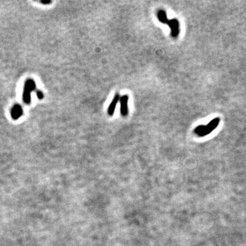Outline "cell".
Masks as SVG:
<instances>
[{"mask_svg": "<svg viewBox=\"0 0 246 246\" xmlns=\"http://www.w3.org/2000/svg\"><path fill=\"white\" fill-rule=\"evenodd\" d=\"M36 84L34 80H28L25 84L23 99L26 104H30L31 101V92L35 90Z\"/></svg>", "mask_w": 246, "mask_h": 246, "instance_id": "cell-1", "label": "cell"}, {"mask_svg": "<svg viewBox=\"0 0 246 246\" xmlns=\"http://www.w3.org/2000/svg\"><path fill=\"white\" fill-rule=\"evenodd\" d=\"M220 122V118L217 117L213 118L212 121H211L209 124L207 125H204V129L202 133L198 135V137H204L207 135H209L211 132L213 131L216 128L218 127V125Z\"/></svg>", "mask_w": 246, "mask_h": 246, "instance_id": "cell-2", "label": "cell"}, {"mask_svg": "<svg viewBox=\"0 0 246 246\" xmlns=\"http://www.w3.org/2000/svg\"><path fill=\"white\" fill-rule=\"evenodd\" d=\"M168 26L171 30V35L173 38H176L180 33V23L178 19L176 18H172V19L168 20Z\"/></svg>", "mask_w": 246, "mask_h": 246, "instance_id": "cell-3", "label": "cell"}, {"mask_svg": "<svg viewBox=\"0 0 246 246\" xmlns=\"http://www.w3.org/2000/svg\"><path fill=\"white\" fill-rule=\"evenodd\" d=\"M128 95H123L121 96V99H120V103H121V113L122 116H127L128 115Z\"/></svg>", "mask_w": 246, "mask_h": 246, "instance_id": "cell-4", "label": "cell"}, {"mask_svg": "<svg viewBox=\"0 0 246 246\" xmlns=\"http://www.w3.org/2000/svg\"><path fill=\"white\" fill-rule=\"evenodd\" d=\"M120 99H121V95H120V94L119 93L115 94L112 101L109 104V106L108 109V113L109 116L113 115V113L115 112L116 106H117V104L120 101Z\"/></svg>", "mask_w": 246, "mask_h": 246, "instance_id": "cell-5", "label": "cell"}, {"mask_svg": "<svg viewBox=\"0 0 246 246\" xmlns=\"http://www.w3.org/2000/svg\"><path fill=\"white\" fill-rule=\"evenodd\" d=\"M23 108H21V106L18 105V104H16L12 107L11 109L10 113L12 118L14 120H17L23 115Z\"/></svg>", "mask_w": 246, "mask_h": 246, "instance_id": "cell-6", "label": "cell"}, {"mask_svg": "<svg viewBox=\"0 0 246 246\" xmlns=\"http://www.w3.org/2000/svg\"><path fill=\"white\" fill-rule=\"evenodd\" d=\"M157 18L162 23L167 24L168 21V17H167L166 12L164 10H159L157 12Z\"/></svg>", "mask_w": 246, "mask_h": 246, "instance_id": "cell-7", "label": "cell"}, {"mask_svg": "<svg viewBox=\"0 0 246 246\" xmlns=\"http://www.w3.org/2000/svg\"><path fill=\"white\" fill-rule=\"evenodd\" d=\"M36 94H37L38 98H39V99H42L44 96V94H43L42 92H40V91H37Z\"/></svg>", "mask_w": 246, "mask_h": 246, "instance_id": "cell-8", "label": "cell"}, {"mask_svg": "<svg viewBox=\"0 0 246 246\" xmlns=\"http://www.w3.org/2000/svg\"><path fill=\"white\" fill-rule=\"evenodd\" d=\"M40 2L42 3V4H51V1H41Z\"/></svg>", "mask_w": 246, "mask_h": 246, "instance_id": "cell-9", "label": "cell"}]
</instances>
